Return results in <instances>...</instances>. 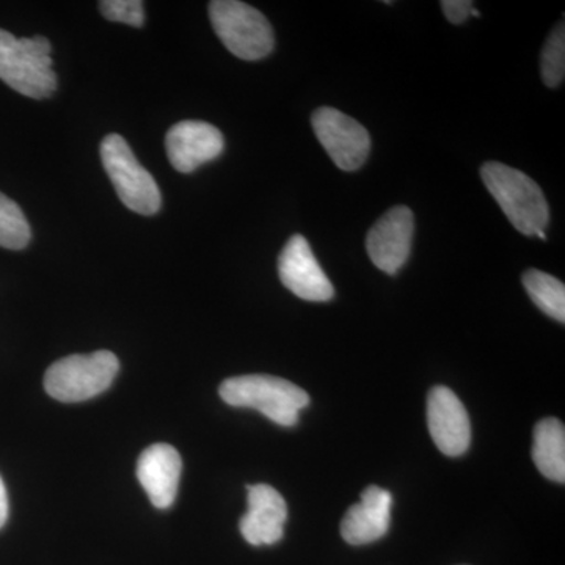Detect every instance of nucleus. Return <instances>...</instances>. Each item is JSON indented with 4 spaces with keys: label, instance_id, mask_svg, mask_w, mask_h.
Masks as SVG:
<instances>
[{
    "label": "nucleus",
    "instance_id": "nucleus-1",
    "mask_svg": "<svg viewBox=\"0 0 565 565\" xmlns=\"http://www.w3.org/2000/svg\"><path fill=\"white\" fill-rule=\"evenodd\" d=\"M481 178L505 217L525 236L545 232L550 222L548 203L537 182L500 162L482 166Z\"/></svg>",
    "mask_w": 565,
    "mask_h": 565
},
{
    "label": "nucleus",
    "instance_id": "nucleus-2",
    "mask_svg": "<svg viewBox=\"0 0 565 565\" xmlns=\"http://www.w3.org/2000/svg\"><path fill=\"white\" fill-rule=\"evenodd\" d=\"M51 52L44 36L17 39L0 29V81L28 98H51L57 90Z\"/></svg>",
    "mask_w": 565,
    "mask_h": 565
},
{
    "label": "nucleus",
    "instance_id": "nucleus-3",
    "mask_svg": "<svg viewBox=\"0 0 565 565\" xmlns=\"http://www.w3.org/2000/svg\"><path fill=\"white\" fill-rule=\"evenodd\" d=\"M218 393L226 404L255 408L285 427L296 426L300 411L310 405V396L305 390L273 375L250 374L226 379Z\"/></svg>",
    "mask_w": 565,
    "mask_h": 565
},
{
    "label": "nucleus",
    "instance_id": "nucleus-4",
    "mask_svg": "<svg viewBox=\"0 0 565 565\" xmlns=\"http://www.w3.org/2000/svg\"><path fill=\"white\" fill-rule=\"evenodd\" d=\"M118 370L120 362L109 351L65 356L46 371L44 388L61 403H82L106 392L117 377Z\"/></svg>",
    "mask_w": 565,
    "mask_h": 565
},
{
    "label": "nucleus",
    "instance_id": "nucleus-5",
    "mask_svg": "<svg viewBox=\"0 0 565 565\" xmlns=\"http://www.w3.org/2000/svg\"><path fill=\"white\" fill-rule=\"evenodd\" d=\"M210 18L226 50L243 61H262L274 51V31L262 11L237 0H214Z\"/></svg>",
    "mask_w": 565,
    "mask_h": 565
},
{
    "label": "nucleus",
    "instance_id": "nucleus-6",
    "mask_svg": "<svg viewBox=\"0 0 565 565\" xmlns=\"http://www.w3.org/2000/svg\"><path fill=\"white\" fill-rule=\"evenodd\" d=\"M102 161L126 207L141 215L158 214L161 191L151 173L137 161L128 141L118 134L107 136L102 143Z\"/></svg>",
    "mask_w": 565,
    "mask_h": 565
},
{
    "label": "nucleus",
    "instance_id": "nucleus-7",
    "mask_svg": "<svg viewBox=\"0 0 565 565\" xmlns=\"http://www.w3.org/2000/svg\"><path fill=\"white\" fill-rule=\"evenodd\" d=\"M323 150L344 172L362 169L371 151V137L364 126L333 107H321L311 118Z\"/></svg>",
    "mask_w": 565,
    "mask_h": 565
},
{
    "label": "nucleus",
    "instance_id": "nucleus-8",
    "mask_svg": "<svg viewBox=\"0 0 565 565\" xmlns=\"http://www.w3.org/2000/svg\"><path fill=\"white\" fill-rule=\"evenodd\" d=\"M278 275L285 288L308 302H329L333 299L332 281L316 259L310 243L296 234L285 245L278 258Z\"/></svg>",
    "mask_w": 565,
    "mask_h": 565
},
{
    "label": "nucleus",
    "instance_id": "nucleus-9",
    "mask_svg": "<svg viewBox=\"0 0 565 565\" xmlns=\"http://www.w3.org/2000/svg\"><path fill=\"white\" fill-rule=\"evenodd\" d=\"M415 217L407 206H394L374 223L366 236V252L382 273L396 275L411 256Z\"/></svg>",
    "mask_w": 565,
    "mask_h": 565
},
{
    "label": "nucleus",
    "instance_id": "nucleus-10",
    "mask_svg": "<svg viewBox=\"0 0 565 565\" xmlns=\"http://www.w3.org/2000/svg\"><path fill=\"white\" fill-rule=\"evenodd\" d=\"M427 426L444 455L459 457L471 441L470 416L462 401L446 386H434L427 396Z\"/></svg>",
    "mask_w": 565,
    "mask_h": 565
},
{
    "label": "nucleus",
    "instance_id": "nucleus-11",
    "mask_svg": "<svg viewBox=\"0 0 565 565\" xmlns=\"http://www.w3.org/2000/svg\"><path fill=\"white\" fill-rule=\"evenodd\" d=\"M225 148L222 132L210 122H177L166 136V150L173 169L192 173L203 163L214 161Z\"/></svg>",
    "mask_w": 565,
    "mask_h": 565
},
{
    "label": "nucleus",
    "instance_id": "nucleus-12",
    "mask_svg": "<svg viewBox=\"0 0 565 565\" xmlns=\"http://www.w3.org/2000/svg\"><path fill=\"white\" fill-rule=\"evenodd\" d=\"M248 511L239 527L250 545H274L281 541L288 519L285 498L267 484L248 486Z\"/></svg>",
    "mask_w": 565,
    "mask_h": 565
},
{
    "label": "nucleus",
    "instance_id": "nucleus-13",
    "mask_svg": "<svg viewBox=\"0 0 565 565\" xmlns=\"http://www.w3.org/2000/svg\"><path fill=\"white\" fill-rule=\"evenodd\" d=\"M182 460L172 445L156 444L145 449L137 462V478L151 504L169 509L180 486Z\"/></svg>",
    "mask_w": 565,
    "mask_h": 565
},
{
    "label": "nucleus",
    "instance_id": "nucleus-14",
    "mask_svg": "<svg viewBox=\"0 0 565 565\" xmlns=\"http://www.w3.org/2000/svg\"><path fill=\"white\" fill-rule=\"evenodd\" d=\"M393 497L388 490L370 486L362 493V501L345 512L341 535L348 544H373L388 533L392 523Z\"/></svg>",
    "mask_w": 565,
    "mask_h": 565
},
{
    "label": "nucleus",
    "instance_id": "nucleus-15",
    "mask_svg": "<svg viewBox=\"0 0 565 565\" xmlns=\"http://www.w3.org/2000/svg\"><path fill=\"white\" fill-rule=\"evenodd\" d=\"M533 460L550 481L565 482V429L556 418L537 423L534 429Z\"/></svg>",
    "mask_w": 565,
    "mask_h": 565
},
{
    "label": "nucleus",
    "instance_id": "nucleus-16",
    "mask_svg": "<svg viewBox=\"0 0 565 565\" xmlns=\"http://www.w3.org/2000/svg\"><path fill=\"white\" fill-rule=\"evenodd\" d=\"M523 286L527 296L545 315L555 321H565V286L553 275L530 269L523 275Z\"/></svg>",
    "mask_w": 565,
    "mask_h": 565
},
{
    "label": "nucleus",
    "instance_id": "nucleus-17",
    "mask_svg": "<svg viewBox=\"0 0 565 565\" xmlns=\"http://www.w3.org/2000/svg\"><path fill=\"white\" fill-rule=\"evenodd\" d=\"M31 225L13 200L0 192V247L22 250L31 243Z\"/></svg>",
    "mask_w": 565,
    "mask_h": 565
},
{
    "label": "nucleus",
    "instance_id": "nucleus-18",
    "mask_svg": "<svg viewBox=\"0 0 565 565\" xmlns=\"http://www.w3.org/2000/svg\"><path fill=\"white\" fill-rule=\"evenodd\" d=\"M542 81L546 87L556 88L563 84L565 76V29L564 21L546 40L541 57Z\"/></svg>",
    "mask_w": 565,
    "mask_h": 565
},
{
    "label": "nucleus",
    "instance_id": "nucleus-19",
    "mask_svg": "<svg viewBox=\"0 0 565 565\" xmlns=\"http://www.w3.org/2000/svg\"><path fill=\"white\" fill-rule=\"evenodd\" d=\"M103 17L111 22H122L132 28H143V2L140 0H104L99 2Z\"/></svg>",
    "mask_w": 565,
    "mask_h": 565
},
{
    "label": "nucleus",
    "instance_id": "nucleus-20",
    "mask_svg": "<svg viewBox=\"0 0 565 565\" xmlns=\"http://www.w3.org/2000/svg\"><path fill=\"white\" fill-rule=\"evenodd\" d=\"M473 9V2L470 0H444L441 2L446 20L451 24H463L471 17Z\"/></svg>",
    "mask_w": 565,
    "mask_h": 565
},
{
    "label": "nucleus",
    "instance_id": "nucleus-21",
    "mask_svg": "<svg viewBox=\"0 0 565 565\" xmlns=\"http://www.w3.org/2000/svg\"><path fill=\"white\" fill-rule=\"evenodd\" d=\"M9 519V494H7L6 484L0 478V527H3Z\"/></svg>",
    "mask_w": 565,
    "mask_h": 565
},
{
    "label": "nucleus",
    "instance_id": "nucleus-22",
    "mask_svg": "<svg viewBox=\"0 0 565 565\" xmlns=\"http://www.w3.org/2000/svg\"><path fill=\"white\" fill-rule=\"evenodd\" d=\"M471 14H473L475 18L481 17V13H479V10H476V9H473V11H471Z\"/></svg>",
    "mask_w": 565,
    "mask_h": 565
}]
</instances>
